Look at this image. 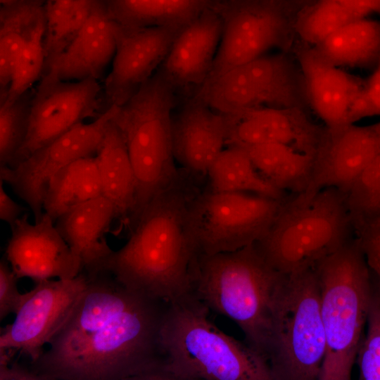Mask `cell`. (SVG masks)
Here are the masks:
<instances>
[{
  "instance_id": "obj_38",
  "label": "cell",
  "mask_w": 380,
  "mask_h": 380,
  "mask_svg": "<svg viewBox=\"0 0 380 380\" xmlns=\"http://www.w3.org/2000/svg\"><path fill=\"white\" fill-rule=\"evenodd\" d=\"M380 115V71L375 70L366 80L355 100L348 118L349 123Z\"/></svg>"
},
{
  "instance_id": "obj_12",
  "label": "cell",
  "mask_w": 380,
  "mask_h": 380,
  "mask_svg": "<svg viewBox=\"0 0 380 380\" xmlns=\"http://www.w3.org/2000/svg\"><path fill=\"white\" fill-rule=\"evenodd\" d=\"M116 107L110 106L91 122L76 125L14 167L0 165L1 179L28 205L34 222L40 221L44 214V198L51 177L73 161L96 155Z\"/></svg>"
},
{
  "instance_id": "obj_8",
  "label": "cell",
  "mask_w": 380,
  "mask_h": 380,
  "mask_svg": "<svg viewBox=\"0 0 380 380\" xmlns=\"http://www.w3.org/2000/svg\"><path fill=\"white\" fill-rule=\"evenodd\" d=\"M326 350L315 268L284 274L274 302L266 350L273 380L318 379Z\"/></svg>"
},
{
  "instance_id": "obj_17",
  "label": "cell",
  "mask_w": 380,
  "mask_h": 380,
  "mask_svg": "<svg viewBox=\"0 0 380 380\" xmlns=\"http://www.w3.org/2000/svg\"><path fill=\"white\" fill-rule=\"evenodd\" d=\"M380 155V121L326 128L317 148L307 190L332 187L344 193L360 173Z\"/></svg>"
},
{
  "instance_id": "obj_6",
  "label": "cell",
  "mask_w": 380,
  "mask_h": 380,
  "mask_svg": "<svg viewBox=\"0 0 380 380\" xmlns=\"http://www.w3.org/2000/svg\"><path fill=\"white\" fill-rule=\"evenodd\" d=\"M177 89L159 68L126 102L112 120L120 130L134 170L137 194L128 227L157 195L181 178L172 146V110Z\"/></svg>"
},
{
  "instance_id": "obj_19",
  "label": "cell",
  "mask_w": 380,
  "mask_h": 380,
  "mask_svg": "<svg viewBox=\"0 0 380 380\" xmlns=\"http://www.w3.org/2000/svg\"><path fill=\"white\" fill-rule=\"evenodd\" d=\"M231 120L195 96L185 101L172 119L174 156L188 173L203 177L227 144Z\"/></svg>"
},
{
  "instance_id": "obj_1",
  "label": "cell",
  "mask_w": 380,
  "mask_h": 380,
  "mask_svg": "<svg viewBox=\"0 0 380 380\" xmlns=\"http://www.w3.org/2000/svg\"><path fill=\"white\" fill-rule=\"evenodd\" d=\"M87 277L30 369L42 380H162L159 336L168 303L127 288L106 271Z\"/></svg>"
},
{
  "instance_id": "obj_45",
  "label": "cell",
  "mask_w": 380,
  "mask_h": 380,
  "mask_svg": "<svg viewBox=\"0 0 380 380\" xmlns=\"http://www.w3.org/2000/svg\"><path fill=\"white\" fill-rule=\"evenodd\" d=\"M374 12L380 15V0H374Z\"/></svg>"
},
{
  "instance_id": "obj_20",
  "label": "cell",
  "mask_w": 380,
  "mask_h": 380,
  "mask_svg": "<svg viewBox=\"0 0 380 380\" xmlns=\"http://www.w3.org/2000/svg\"><path fill=\"white\" fill-rule=\"evenodd\" d=\"M222 32V20L213 6L181 30L159 68L177 92H193V95L206 81Z\"/></svg>"
},
{
  "instance_id": "obj_40",
  "label": "cell",
  "mask_w": 380,
  "mask_h": 380,
  "mask_svg": "<svg viewBox=\"0 0 380 380\" xmlns=\"http://www.w3.org/2000/svg\"><path fill=\"white\" fill-rule=\"evenodd\" d=\"M0 179V219L11 228L26 210L6 193Z\"/></svg>"
},
{
  "instance_id": "obj_23",
  "label": "cell",
  "mask_w": 380,
  "mask_h": 380,
  "mask_svg": "<svg viewBox=\"0 0 380 380\" xmlns=\"http://www.w3.org/2000/svg\"><path fill=\"white\" fill-rule=\"evenodd\" d=\"M115 219L114 205L102 195L72 208L55 222L60 234L80 258L87 276L100 272L102 262L113 251L105 234Z\"/></svg>"
},
{
  "instance_id": "obj_46",
  "label": "cell",
  "mask_w": 380,
  "mask_h": 380,
  "mask_svg": "<svg viewBox=\"0 0 380 380\" xmlns=\"http://www.w3.org/2000/svg\"><path fill=\"white\" fill-rule=\"evenodd\" d=\"M375 70L380 71V58H379L378 63H377V65L376 66Z\"/></svg>"
},
{
  "instance_id": "obj_33",
  "label": "cell",
  "mask_w": 380,
  "mask_h": 380,
  "mask_svg": "<svg viewBox=\"0 0 380 380\" xmlns=\"http://www.w3.org/2000/svg\"><path fill=\"white\" fill-rule=\"evenodd\" d=\"M34 91L0 103V165L9 166L25 140Z\"/></svg>"
},
{
  "instance_id": "obj_42",
  "label": "cell",
  "mask_w": 380,
  "mask_h": 380,
  "mask_svg": "<svg viewBox=\"0 0 380 380\" xmlns=\"http://www.w3.org/2000/svg\"><path fill=\"white\" fill-rule=\"evenodd\" d=\"M348 9L357 19L374 12V0H331Z\"/></svg>"
},
{
  "instance_id": "obj_41",
  "label": "cell",
  "mask_w": 380,
  "mask_h": 380,
  "mask_svg": "<svg viewBox=\"0 0 380 380\" xmlns=\"http://www.w3.org/2000/svg\"><path fill=\"white\" fill-rule=\"evenodd\" d=\"M0 380H42L31 369L21 366L17 362L0 364Z\"/></svg>"
},
{
  "instance_id": "obj_4",
  "label": "cell",
  "mask_w": 380,
  "mask_h": 380,
  "mask_svg": "<svg viewBox=\"0 0 380 380\" xmlns=\"http://www.w3.org/2000/svg\"><path fill=\"white\" fill-rule=\"evenodd\" d=\"M284 275L253 243L234 251L196 254L192 291L210 310L234 321L246 341L266 357L274 302Z\"/></svg>"
},
{
  "instance_id": "obj_35",
  "label": "cell",
  "mask_w": 380,
  "mask_h": 380,
  "mask_svg": "<svg viewBox=\"0 0 380 380\" xmlns=\"http://www.w3.org/2000/svg\"><path fill=\"white\" fill-rule=\"evenodd\" d=\"M345 194L353 226L380 215V155L360 173Z\"/></svg>"
},
{
  "instance_id": "obj_31",
  "label": "cell",
  "mask_w": 380,
  "mask_h": 380,
  "mask_svg": "<svg viewBox=\"0 0 380 380\" xmlns=\"http://www.w3.org/2000/svg\"><path fill=\"white\" fill-rule=\"evenodd\" d=\"M94 2V0H45V64L42 75L83 27Z\"/></svg>"
},
{
  "instance_id": "obj_2",
  "label": "cell",
  "mask_w": 380,
  "mask_h": 380,
  "mask_svg": "<svg viewBox=\"0 0 380 380\" xmlns=\"http://www.w3.org/2000/svg\"><path fill=\"white\" fill-rule=\"evenodd\" d=\"M195 193L181 177L154 197L129 227L127 242L102 262L127 288L167 303L192 293L197 247L189 218Z\"/></svg>"
},
{
  "instance_id": "obj_5",
  "label": "cell",
  "mask_w": 380,
  "mask_h": 380,
  "mask_svg": "<svg viewBox=\"0 0 380 380\" xmlns=\"http://www.w3.org/2000/svg\"><path fill=\"white\" fill-rule=\"evenodd\" d=\"M355 236L346 194L336 188L286 196L256 247L282 274L314 269Z\"/></svg>"
},
{
  "instance_id": "obj_9",
  "label": "cell",
  "mask_w": 380,
  "mask_h": 380,
  "mask_svg": "<svg viewBox=\"0 0 380 380\" xmlns=\"http://www.w3.org/2000/svg\"><path fill=\"white\" fill-rule=\"evenodd\" d=\"M191 96L215 110L234 114L258 107L304 108L305 85L298 64L285 53H267L206 80Z\"/></svg>"
},
{
  "instance_id": "obj_30",
  "label": "cell",
  "mask_w": 380,
  "mask_h": 380,
  "mask_svg": "<svg viewBox=\"0 0 380 380\" xmlns=\"http://www.w3.org/2000/svg\"><path fill=\"white\" fill-rule=\"evenodd\" d=\"M45 0H21L0 11V103L8 94L15 63L37 22Z\"/></svg>"
},
{
  "instance_id": "obj_25",
  "label": "cell",
  "mask_w": 380,
  "mask_h": 380,
  "mask_svg": "<svg viewBox=\"0 0 380 380\" xmlns=\"http://www.w3.org/2000/svg\"><path fill=\"white\" fill-rule=\"evenodd\" d=\"M111 17L126 27H184L216 0H103Z\"/></svg>"
},
{
  "instance_id": "obj_34",
  "label": "cell",
  "mask_w": 380,
  "mask_h": 380,
  "mask_svg": "<svg viewBox=\"0 0 380 380\" xmlns=\"http://www.w3.org/2000/svg\"><path fill=\"white\" fill-rule=\"evenodd\" d=\"M45 27L44 14L32 30L19 53L14 65L7 96L1 103L15 99L32 89L33 84L40 80L45 64Z\"/></svg>"
},
{
  "instance_id": "obj_29",
  "label": "cell",
  "mask_w": 380,
  "mask_h": 380,
  "mask_svg": "<svg viewBox=\"0 0 380 380\" xmlns=\"http://www.w3.org/2000/svg\"><path fill=\"white\" fill-rule=\"evenodd\" d=\"M208 189L222 192H247L284 198V192L256 169L246 150L237 145L224 148L208 169Z\"/></svg>"
},
{
  "instance_id": "obj_3",
  "label": "cell",
  "mask_w": 380,
  "mask_h": 380,
  "mask_svg": "<svg viewBox=\"0 0 380 380\" xmlns=\"http://www.w3.org/2000/svg\"><path fill=\"white\" fill-rule=\"evenodd\" d=\"M192 292L169 303L160 330L162 380H273L267 357L220 330Z\"/></svg>"
},
{
  "instance_id": "obj_44",
  "label": "cell",
  "mask_w": 380,
  "mask_h": 380,
  "mask_svg": "<svg viewBox=\"0 0 380 380\" xmlns=\"http://www.w3.org/2000/svg\"><path fill=\"white\" fill-rule=\"evenodd\" d=\"M21 0H0L1 6H8L13 5Z\"/></svg>"
},
{
  "instance_id": "obj_37",
  "label": "cell",
  "mask_w": 380,
  "mask_h": 380,
  "mask_svg": "<svg viewBox=\"0 0 380 380\" xmlns=\"http://www.w3.org/2000/svg\"><path fill=\"white\" fill-rule=\"evenodd\" d=\"M373 283L380 289V215L353 226Z\"/></svg>"
},
{
  "instance_id": "obj_24",
  "label": "cell",
  "mask_w": 380,
  "mask_h": 380,
  "mask_svg": "<svg viewBox=\"0 0 380 380\" xmlns=\"http://www.w3.org/2000/svg\"><path fill=\"white\" fill-rule=\"evenodd\" d=\"M96 157L103 196L114 205L117 219L127 227L135 206L136 179L125 139L112 119Z\"/></svg>"
},
{
  "instance_id": "obj_36",
  "label": "cell",
  "mask_w": 380,
  "mask_h": 380,
  "mask_svg": "<svg viewBox=\"0 0 380 380\" xmlns=\"http://www.w3.org/2000/svg\"><path fill=\"white\" fill-rule=\"evenodd\" d=\"M367 324V334L361 341L356 357L359 379L380 380V289L373 282Z\"/></svg>"
},
{
  "instance_id": "obj_26",
  "label": "cell",
  "mask_w": 380,
  "mask_h": 380,
  "mask_svg": "<svg viewBox=\"0 0 380 380\" xmlns=\"http://www.w3.org/2000/svg\"><path fill=\"white\" fill-rule=\"evenodd\" d=\"M240 146L246 150L258 172L279 189L290 194L308 189L313 174L314 155L281 144Z\"/></svg>"
},
{
  "instance_id": "obj_16",
  "label": "cell",
  "mask_w": 380,
  "mask_h": 380,
  "mask_svg": "<svg viewBox=\"0 0 380 380\" xmlns=\"http://www.w3.org/2000/svg\"><path fill=\"white\" fill-rule=\"evenodd\" d=\"M183 27L119 24L112 68L105 82L108 108L126 102L156 72Z\"/></svg>"
},
{
  "instance_id": "obj_11",
  "label": "cell",
  "mask_w": 380,
  "mask_h": 380,
  "mask_svg": "<svg viewBox=\"0 0 380 380\" xmlns=\"http://www.w3.org/2000/svg\"><path fill=\"white\" fill-rule=\"evenodd\" d=\"M291 0H216L222 32L208 80L290 42Z\"/></svg>"
},
{
  "instance_id": "obj_7",
  "label": "cell",
  "mask_w": 380,
  "mask_h": 380,
  "mask_svg": "<svg viewBox=\"0 0 380 380\" xmlns=\"http://www.w3.org/2000/svg\"><path fill=\"white\" fill-rule=\"evenodd\" d=\"M327 350L319 380H349L372 295L371 274L355 236L315 267Z\"/></svg>"
},
{
  "instance_id": "obj_10",
  "label": "cell",
  "mask_w": 380,
  "mask_h": 380,
  "mask_svg": "<svg viewBox=\"0 0 380 380\" xmlns=\"http://www.w3.org/2000/svg\"><path fill=\"white\" fill-rule=\"evenodd\" d=\"M283 200L209 189L194 194L189 218L197 254L234 251L256 243L269 229Z\"/></svg>"
},
{
  "instance_id": "obj_13",
  "label": "cell",
  "mask_w": 380,
  "mask_h": 380,
  "mask_svg": "<svg viewBox=\"0 0 380 380\" xmlns=\"http://www.w3.org/2000/svg\"><path fill=\"white\" fill-rule=\"evenodd\" d=\"M100 92L96 79L67 81L51 72L42 76L34 91L27 137L8 167L96 115Z\"/></svg>"
},
{
  "instance_id": "obj_18",
  "label": "cell",
  "mask_w": 380,
  "mask_h": 380,
  "mask_svg": "<svg viewBox=\"0 0 380 380\" xmlns=\"http://www.w3.org/2000/svg\"><path fill=\"white\" fill-rule=\"evenodd\" d=\"M229 115V145L281 144L315 156L325 130L298 106L258 107Z\"/></svg>"
},
{
  "instance_id": "obj_22",
  "label": "cell",
  "mask_w": 380,
  "mask_h": 380,
  "mask_svg": "<svg viewBox=\"0 0 380 380\" xmlns=\"http://www.w3.org/2000/svg\"><path fill=\"white\" fill-rule=\"evenodd\" d=\"M118 26L103 1L94 0L83 27L44 75L51 72L67 81L98 80L113 62Z\"/></svg>"
},
{
  "instance_id": "obj_15",
  "label": "cell",
  "mask_w": 380,
  "mask_h": 380,
  "mask_svg": "<svg viewBox=\"0 0 380 380\" xmlns=\"http://www.w3.org/2000/svg\"><path fill=\"white\" fill-rule=\"evenodd\" d=\"M11 229L4 257L18 279L28 277L37 284L55 277L70 279L82 271L80 258L45 213L34 224L25 213Z\"/></svg>"
},
{
  "instance_id": "obj_32",
  "label": "cell",
  "mask_w": 380,
  "mask_h": 380,
  "mask_svg": "<svg viewBox=\"0 0 380 380\" xmlns=\"http://www.w3.org/2000/svg\"><path fill=\"white\" fill-rule=\"evenodd\" d=\"M357 18L339 4L331 0H315L297 12L293 30L304 44L315 46Z\"/></svg>"
},
{
  "instance_id": "obj_43",
  "label": "cell",
  "mask_w": 380,
  "mask_h": 380,
  "mask_svg": "<svg viewBox=\"0 0 380 380\" xmlns=\"http://www.w3.org/2000/svg\"><path fill=\"white\" fill-rule=\"evenodd\" d=\"M294 6L302 8L315 0H291Z\"/></svg>"
},
{
  "instance_id": "obj_27",
  "label": "cell",
  "mask_w": 380,
  "mask_h": 380,
  "mask_svg": "<svg viewBox=\"0 0 380 380\" xmlns=\"http://www.w3.org/2000/svg\"><path fill=\"white\" fill-rule=\"evenodd\" d=\"M312 47L338 67H376L380 58V22L367 18L352 20Z\"/></svg>"
},
{
  "instance_id": "obj_14",
  "label": "cell",
  "mask_w": 380,
  "mask_h": 380,
  "mask_svg": "<svg viewBox=\"0 0 380 380\" xmlns=\"http://www.w3.org/2000/svg\"><path fill=\"white\" fill-rule=\"evenodd\" d=\"M88 284L82 271L70 279H46L27 292L11 324L1 329L0 348L11 349L36 361L67 317Z\"/></svg>"
},
{
  "instance_id": "obj_21",
  "label": "cell",
  "mask_w": 380,
  "mask_h": 380,
  "mask_svg": "<svg viewBox=\"0 0 380 380\" xmlns=\"http://www.w3.org/2000/svg\"><path fill=\"white\" fill-rule=\"evenodd\" d=\"M296 54L307 105L326 128L349 124L351 107L365 80L326 61L312 46L303 44Z\"/></svg>"
},
{
  "instance_id": "obj_39",
  "label": "cell",
  "mask_w": 380,
  "mask_h": 380,
  "mask_svg": "<svg viewBox=\"0 0 380 380\" xmlns=\"http://www.w3.org/2000/svg\"><path fill=\"white\" fill-rule=\"evenodd\" d=\"M18 279L4 257L0 262L1 321L11 313L15 314L26 298L27 293H20L18 290Z\"/></svg>"
},
{
  "instance_id": "obj_28",
  "label": "cell",
  "mask_w": 380,
  "mask_h": 380,
  "mask_svg": "<svg viewBox=\"0 0 380 380\" xmlns=\"http://www.w3.org/2000/svg\"><path fill=\"white\" fill-rule=\"evenodd\" d=\"M103 195L96 157L77 159L50 179L44 198V211L56 220L72 208Z\"/></svg>"
}]
</instances>
